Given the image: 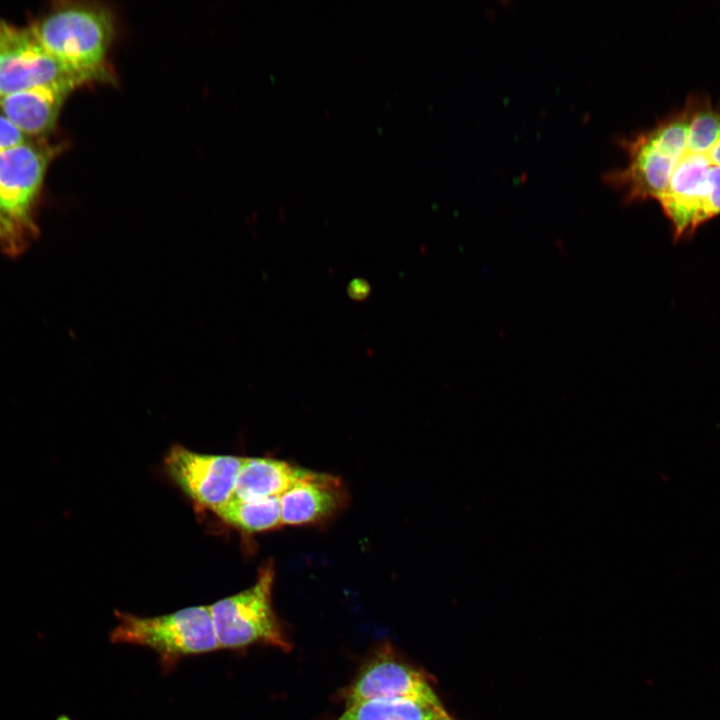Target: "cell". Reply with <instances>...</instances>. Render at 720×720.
Wrapping results in <instances>:
<instances>
[{
    "mask_svg": "<svg viewBox=\"0 0 720 720\" xmlns=\"http://www.w3.org/2000/svg\"><path fill=\"white\" fill-rule=\"evenodd\" d=\"M627 163L606 182L625 200L658 201L674 239L720 215V104L690 95L676 111L623 138Z\"/></svg>",
    "mask_w": 720,
    "mask_h": 720,
    "instance_id": "obj_1",
    "label": "cell"
},
{
    "mask_svg": "<svg viewBox=\"0 0 720 720\" xmlns=\"http://www.w3.org/2000/svg\"><path fill=\"white\" fill-rule=\"evenodd\" d=\"M30 29L80 85L115 82L108 57L116 37V17L105 4L71 3L57 8Z\"/></svg>",
    "mask_w": 720,
    "mask_h": 720,
    "instance_id": "obj_2",
    "label": "cell"
},
{
    "mask_svg": "<svg viewBox=\"0 0 720 720\" xmlns=\"http://www.w3.org/2000/svg\"><path fill=\"white\" fill-rule=\"evenodd\" d=\"M116 618L118 623L110 632L113 643L151 649L168 667L183 657L220 649L209 606L154 617L117 612Z\"/></svg>",
    "mask_w": 720,
    "mask_h": 720,
    "instance_id": "obj_3",
    "label": "cell"
},
{
    "mask_svg": "<svg viewBox=\"0 0 720 720\" xmlns=\"http://www.w3.org/2000/svg\"><path fill=\"white\" fill-rule=\"evenodd\" d=\"M274 567L266 563L247 589L209 606L219 648L240 650L265 644L292 647L272 605Z\"/></svg>",
    "mask_w": 720,
    "mask_h": 720,
    "instance_id": "obj_4",
    "label": "cell"
},
{
    "mask_svg": "<svg viewBox=\"0 0 720 720\" xmlns=\"http://www.w3.org/2000/svg\"><path fill=\"white\" fill-rule=\"evenodd\" d=\"M242 459L198 453L176 445L168 452L165 467L191 499L215 512L232 499Z\"/></svg>",
    "mask_w": 720,
    "mask_h": 720,
    "instance_id": "obj_5",
    "label": "cell"
},
{
    "mask_svg": "<svg viewBox=\"0 0 720 720\" xmlns=\"http://www.w3.org/2000/svg\"><path fill=\"white\" fill-rule=\"evenodd\" d=\"M50 152L24 143L0 153V206L24 246Z\"/></svg>",
    "mask_w": 720,
    "mask_h": 720,
    "instance_id": "obj_6",
    "label": "cell"
},
{
    "mask_svg": "<svg viewBox=\"0 0 720 720\" xmlns=\"http://www.w3.org/2000/svg\"><path fill=\"white\" fill-rule=\"evenodd\" d=\"M63 79L76 81L42 47L30 27L0 22L1 97Z\"/></svg>",
    "mask_w": 720,
    "mask_h": 720,
    "instance_id": "obj_7",
    "label": "cell"
},
{
    "mask_svg": "<svg viewBox=\"0 0 720 720\" xmlns=\"http://www.w3.org/2000/svg\"><path fill=\"white\" fill-rule=\"evenodd\" d=\"M379 698L439 701L421 672L388 656L374 659L364 667L347 691L346 707Z\"/></svg>",
    "mask_w": 720,
    "mask_h": 720,
    "instance_id": "obj_8",
    "label": "cell"
},
{
    "mask_svg": "<svg viewBox=\"0 0 720 720\" xmlns=\"http://www.w3.org/2000/svg\"><path fill=\"white\" fill-rule=\"evenodd\" d=\"M282 525L321 523L339 512L347 501L337 477L308 470L280 497Z\"/></svg>",
    "mask_w": 720,
    "mask_h": 720,
    "instance_id": "obj_9",
    "label": "cell"
},
{
    "mask_svg": "<svg viewBox=\"0 0 720 720\" xmlns=\"http://www.w3.org/2000/svg\"><path fill=\"white\" fill-rule=\"evenodd\" d=\"M80 86L71 79L58 80L1 97L2 113L27 136L51 131L68 95Z\"/></svg>",
    "mask_w": 720,
    "mask_h": 720,
    "instance_id": "obj_10",
    "label": "cell"
},
{
    "mask_svg": "<svg viewBox=\"0 0 720 720\" xmlns=\"http://www.w3.org/2000/svg\"><path fill=\"white\" fill-rule=\"evenodd\" d=\"M308 470L282 460L243 457L234 489V499L280 497Z\"/></svg>",
    "mask_w": 720,
    "mask_h": 720,
    "instance_id": "obj_11",
    "label": "cell"
},
{
    "mask_svg": "<svg viewBox=\"0 0 720 720\" xmlns=\"http://www.w3.org/2000/svg\"><path fill=\"white\" fill-rule=\"evenodd\" d=\"M337 720H455L436 702L379 698L346 707Z\"/></svg>",
    "mask_w": 720,
    "mask_h": 720,
    "instance_id": "obj_12",
    "label": "cell"
},
{
    "mask_svg": "<svg viewBox=\"0 0 720 720\" xmlns=\"http://www.w3.org/2000/svg\"><path fill=\"white\" fill-rule=\"evenodd\" d=\"M215 513L226 523L246 532H263L282 525L279 497L232 498Z\"/></svg>",
    "mask_w": 720,
    "mask_h": 720,
    "instance_id": "obj_13",
    "label": "cell"
},
{
    "mask_svg": "<svg viewBox=\"0 0 720 720\" xmlns=\"http://www.w3.org/2000/svg\"><path fill=\"white\" fill-rule=\"evenodd\" d=\"M26 142L27 135L3 113L0 114V153Z\"/></svg>",
    "mask_w": 720,
    "mask_h": 720,
    "instance_id": "obj_14",
    "label": "cell"
},
{
    "mask_svg": "<svg viewBox=\"0 0 720 720\" xmlns=\"http://www.w3.org/2000/svg\"><path fill=\"white\" fill-rule=\"evenodd\" d=\"M21 249L23 246L0 206V250L13 254Z\"/></svg>",
    "mask_w": 720,
    "mask_h": 720,
    "instance_id": "obj_15",
    "label": "cell"
},
{
    "mask_svg": "<svg viewBox=\"0 0 720 720\" xmlns=\"http://www.w3.org/2000/svg\"><path fill=\"white\" fill-rule=\"evenodd\" d=\"M370 284L361 278H356L350 281L347 286V293L349 297L356 301H362L366 299L370 294Z\"/></svg>",
    "mask_w": 720,
    "mask_h": 720,
    "instance_id": "obj_16",
    "label": "cell"
},
{
    "mask_svg": "<svg viewBox=\"0 0 720 720\" xmlns=\"http://www.w3.org/2000/svg\"><path fill=\"white\" fill-rule=\"evenodd\" d=\"M0 101H1V95H0Z\"/></svg>",
    "mask_w": 720,
    "mask_h": 720,
    "instance_id": "obj_17",
    "label": "cell"
}]
</instances>
